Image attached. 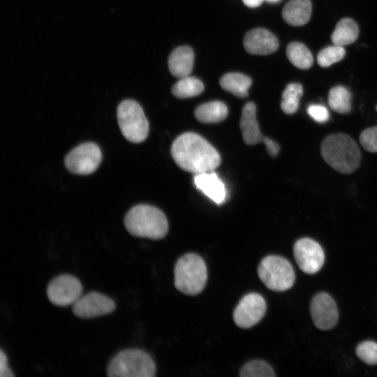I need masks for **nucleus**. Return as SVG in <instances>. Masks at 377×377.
Returning <instances> with one entry per match:
<instances>
[{
	"instance_id": "nucleus-1",
	"label": "nucleus",
	"mask_w": 377,
	"mask_h": 377,
	"mask_svg": "<svg viewBox=\"0 0 377 377\" xmlns=\"http://www.w3.org/2000/svg\"><path fill=\"white\" fill-rule=\"evenodd\" d=\"M171 155L181 169L195 175L212 172L221 163V156L216 149L194 133L178 136L172 144Z\"/></svg>"
},
{
	"instance_id": "nucleus-2",
	"label": "nucleus",
	"mask_w": 377,
	"mask_h": 377,
	"mask_svg": "<svg viewBox=\"0 0 377 377\" xmlns=\"http://www.w3.org/2000/svg\"><path fill=\"white\" fill-rule=\"evenodd\" d=\"M320 153L330 166L343 174L353 172L360 163L361 153L357 145L344 133L327 136L322 142Z\"/></svg>"
},
{
	"instance_id": "nucleus-3",
	"label": "nucleus",
	"mask_w": 377,
	"mask_h": 377,
	"mask_svg": "<svg viewBox=\"0 0 377 377\" xmlns=\"http://www.w3.org/2000/svg\"><path fill=\"white\" fill-rule=\"evenodd\" d=\"M124 223L133 236L160 239L168 231V222L165 214L158 208L148 205H138L125 215Z\"/></svg>"
},
{
	"instance_id": "nucleus-4",
	"label": "nucleus",
	"mask_w": 377,
	"mask_h": 377,
	"mask_svg": "<svg viewBox=\"0 0 377 377\" xmlns=\"http://www.w3.org/2000/svg\"><path fill=\"white\" fill-rule=\"evenodd\" d=\"M175 286L182 293L195 295L201 293L207 280L206 264L201 256L188 253L178 259L175 263Z\"/></svg>"
},
{
	"instance_id": "nucleus-5",
	"label": "nucleus",
	"mask_w": 377,
	"mask_h": 377,
	"mask_svg": "<svg viewBox=\"0 0 377 377\" xmlns=\"http://www.w3.org/2000/svg\"><path fill=\"white\" fill-rule=\"evenodd\" d=\"M107 375L110 377H153L156 365L145 350L128 348L120 350L110 360Z\"/></svg>"
},
{
	"instance_id": "nucleus-6",
	"label": "nucleus",
	"mask_w": 377,
	"mask_h": 377,
	"mask_svg": "<svg viewBox=\"0 0 377 377\" xmlns=\"http://www.w3.org/2000/svg\"><path fill=\"white\" fill-rule=\"evenodd\" d=\"M117 117L120 131L124 137L131 142L140 143L149 134V122L142 107L131 99L119 103Z\"/></svg>"
},
{
	"instance_id": "nucleus-7",
	"label": "nucleus",
	"mask_w": 377,
	"mask_h": 377,
	"mask_svg": "<svg viewBox=\"0 0 377 377\" xmlns=\"http://www.w3.org/2000/svg\"><path fill=\"white\" fill-rule=\"evenodd\" d=\"M258 274L269 289L283 292L294 284L295 274L293 266L286 258L279 256H267L259 264Z\"/></svg>"
},
{
	"instance_id": "nucleus-8",
	"label": "nucleus",
	"mask_w": 377,
	"mask_h": 377,
	"mask_svg": "<svg viewBox=\"0 0 377 377\" xmlns=\"http://www.w3.org/2000/svg\"><path fill=\"white\" fill-rule=\"evenodd\" d=\"M83 291L80 281L70 274H62L47 284L46 293L49 301L57 306L64 307L75 303Z\"/></svg>"
},
{
	"instance_id": "nucleus-9",
	"label": "nucleus",
	"mask_w": 377,
	"mask_h": 377,
	"mask_svg": "<svg viewBox=\"0 0 377 377\" xmlns=\"http://www.w3.org/2000/svg\"><path fill=\"white\" fill-rule=\"evenodd\" d=\"M102 159L99 147L94 142H85L73 149L65 157L66 168L75 175H89L96 170Z\"/></svg>"
},
{
	"instance_id": "nucleus-10",
	"label": "nucleus",
	"mask_w": 377,
	"mask_h": 377,
	"mask_svg": "<svg viewBox=\"0 0 377 377\" xmlns=\"http://www.w3.org/2000/svg\"><path fill=\"white\" fill-rule=\"evenodd\" d=\"M293 253L297 265L304 273L313 274L323 267L325 254L321 246L315 240L304 237L294 244Z\"/></svg>"
},
{
	"instance_id": "nucleus-11",
	"label": "nucleus",
	"mask_w": 377,
	"mask_h": 377,
	"mask_svg": "<svg viewBox=\"0 0 377 377\" xmlns=\"http://www.w3.org/2000/svg\"><path fill=\"white\" fill-rule=\"evenodd\" d=\"M266 311L265 299L258 293L244 295L233 312L235 323L240 328L247 329L257 324Z\"/></svg>"
},
{
	"instance_id": "nucleus-12",
	"label": "nucleus",
	"mask_w": 377,
	"mask_h": 377,
	"mask_svg": "<svg viewBox=\"0 0 377 377\" xmlns=\"http://www.w3.org/2000/svg\"><path fill=\"white\" fill-rule=\"evenodd\" d=\"M116 308L110 297L96 291L88 293L73 304L75 316L82 319L93 318L112 313Z\"/></svg>"
},
{
	"instance_id": "nucleus-13",
	"label": "nucleus",
	"mask_w": 377,
	"mask_h": 377,
	"mask_svg": "<svg viewBox=\"0 0 377 377\" xmlns=\"http://www.w3.org/2000/svg\"><path fill=\"white\" fill-rule=\"evenodd\" d=\"M310 311L313 324L320 330H330L338 322L339 312L336 303L325 293H319L313 297Z\"/></svg>"
},
{
	"instance_id": "nucleus-14",
	"label": "nucleus",
	"mask_w": 377,
	"mask_h": 377,
	"mask_svg": "<svg viewBox=\"0 0 377 377\" xmlns=\"http://www.w3.org/2000/svg\"><path fill=\"white\" fill-rule=\"evenodd\" d=\"M243 45L249 54L267 55L276 51L279 47V40L269 31L263 28H256L246 34Z\"/></svg>"
},
{
	"instance_id": "nucleus-15",
	"label": "nucleus",
	"mask_w": 377,
	"mask_h": 377,
	"mask_svg": "<svg viewBox=\"0 0 377 377\" xmlns=\"http://www.w3.org/2000/svg\"><path fill=\"white\" fill-rule=\"evenodd\" d=\"M194 184L198 189L217 205L224 202L226 189L224 184L213 171L195 175Z\"/></svg>"
},
{
	"instance_id": "nucleus-16",
	"label": "nucleus",
	"mask_w": 377,
	"mask_h": 377,
	"mask_svg": "<svg viewBox=\"0 0 377 377\" xmlns=\"http://www.w3.org/2000/svg\"><path fill=\"white\" fill-rule=\"evenodd\" d=\"M256 106L252 102L247 103L242 108L240 128L244 142L253 145L263 141L259 126L256 119Z\"/></svg>"
},
{
	"instance_id": "nucleus-17",
	"label": "nucleus",
	"mask_w": 377,
	"mask_h": 377,
	"mask_svg": "<svg viewBox=\"0 0 377 377\" xmlns=\"http://www.w3.org/2000/svg\"><path fill=\"white\" fill-rule=\"evenodd\" d=\"M194 63V53L191 47L183 45L175 48L168 58L170 73L180 79L188 76Z\"/></svg>"
},
{
	"instance_id": "nucleus-18",
	"label": "nucleus",
	"mask_w": 377,
	"mask_h": 377,
	"mask_svg": "<svg viewBox=\"0 0 377 377\" xmlns=\"http://www.w3.org/2000/svg\"><path fill=\"white\" fill-rule=\"evenodd\" d=\"M310 0H290L284 6L282 16L284 21L292 26H302L311 17Z\"/></svg>"
},
{
	"instance_id": "nucleus-19",
	"label": "nucleus",
	"mask_w": 377,
	"mask_h": 377,
	"mask_svg": "<svg viewBox=\"0 0 377 377\" xmlns=\"http://www.w3.org/2000/svg\"><path fill=\"white\" fill-rule=\"evenodd\" d=\"M219 84L223 89L239 98L248 96V89L252 84L251 79L239 73H228L220 79Z\"/></svg>"
},
{
	"instance_id": "nucleus-20",
	"label": "nucleus",
	"mask_w": 377,
	"mask_h": 377,
	"mask_svg": "<svg viewBox=\"0 0 377 377\" xmlns=\"http://www.w3.org/2000/svg\"><path fill=\"white\" fill-rule=\"evenodd\" d=\"M195 118L202 123H217L224 120L228 114V108L221 101H212L199 105L195 110Z\"/></svg>"
},
{
	"instance_id": "nucleus-21",
	"label": "nucleus",
	"mask_w": 377,
	"mask_h": 377,
	"mask_svg": "<svg viewBox=\"0 0 377 377\" xmlns=\"http://www.w3.org/2000/svg\"><path fill=\"white\" fill-rule=\"evenodd\" d=\"M359 29L356 22L350 18H343L337 24L331 40L334 45L343 46L354 43L357 38Z\"/></svg>"
},
{
	"instance_id": "nucleus-22",
	"label": "nucleus",
	"mask_w": 377,
	"mask_h": 377,
	"mask_svg": "<svg viewBox=\"0 0 377 377\" xmlns=\"http://www.w3.org/2000/svg\"><path fill=\"white\" fill-rule=\"evenodd\" d=\"M204 84L197 77L186 76L180 78L172 87V94L179 98H186L200 95L204 91Z\"/></svg>"
},
{
	"instance_id": "nucleus-23",
	"label": "nucleus",
	"mask_w": 377,
	"mask_h": 377,
	"mask_svg": "<svg viewBox=\"0 0 377 377\" xmlns=\"http://www.w3.org/2000/svg\"><path fill=\"white\" fill-rule=\"evenodd\" d=\"M288 60L300 69L309 68L313 62V56L309 50L302 43L293 42L286 48Z\"/></svg>"
},
{
	"instance_id": "nucleus-24",
	"label": "nucleus",
	"mask_w": 377,
	"mask_h": 377,
	"mask_svg": "<svg viewBox=\"0 0 377 377\" xmlns=\"http://www.w3.org/2000/svg\"><path fill=\"white\" fill-rule=\"evenodd\" d=\"M351 94L343 86L332 87L328 94V103L332 110L340 113L346 114L351 110Z\"/></svg>"
},
{
	"instance_id": "nucleus-25",
	"label": "nucleus",
	"mask_w": 377,
	"mask_h": 377,
	"mask_svg": "<svg viewBox=\"0 0 377 377\" xmlns=\"http://www.w3.org/2000/svg\"><path fill=\"white\" fill-rule=\"evenodd\" d=\"M303 94L302 84L293 82L287 85L283 91L281 101V108L287 114L295 113L300 104V99Z\"/></svg>"
},
{
	"instance_id": "nucleus-26",
	"label": "nucleus",
	"mask_w": 377,
	"mask_h": 377,
	"mask_svg": "<svg viewBox=\"0 0 377 377\" xmlns=\"http://www.w3.org/2000/svg\"><path fill=\"white\" fill-rule=\"evenodd\" d=\"M242 377H273L274 370L269 364L260 360H254L245 364L239 371Z\"/></svg>"
},
{
	"instance_id": "nucleus-27",
	"label": "nucleus",
	"mask_w": 377,
	"mask_h": 377,
	"mask_svg": "<svg viewBox=\"0 0 377 377\" xmlns=\"http://www.w3.org/2000/svg\"><path fill=\"white\" fill-rule=\"evenodd\" d=\"M345 54L343 46L334 45L323 49L317 56V61L321 67H327L341 60Z\"/></svg>"
},
{
	"instance_id": "nucleus-28",
	"label": "nucleus",
	"mask_w": 377,
	"mask_h": 377,
	"mask_svg": "<svg viewBox=\"0 0 377 377\" xmlns=\"http://www.w3.org/2000/svg\"><path fill=\"white\" fill-rule=\"evenodd\" d=\"M357 356L369 365L377 364V343L373 341H364L356 348Z\"/></svg>"
},
{
	"instance_id": "nucleus-29",
	"label": "nucleus",
	"mask_w": 377,
	"mask_h": 377,
	"mask_svg": "<svg viewBox=\"0 0 377 377\" xmlns=\"http://www.w3.org/2000/svg\"><path fill=\"white\" fill-rule=\"evenodd\" d=\"M360 142L362 147L372 153L377 152V126L364 130L360 135Z\"/></svg>"
},
{
	"instance_id": "nucleus-30",
	"label": "nucleus",
	"mask_w": 377,
	"mask_h": 377,
	"mask_svg": "<svg viewBox=\"0 0 377 377\" xmlns=\"http://www.w3.org/2000/svg\"><path fill=\"white\" fill-rule=\"evenodd\" d=\"M308 114L316 122L325 123L330 118L329 111L326 107L320 104H311L307 108Z\"/></svg>"
},
{
	"instance_id": "nucleus-31",
	"label": "nucleus",
	"mask_w": 377,
	"mask_h": 377,
	"mask_svg": "<svg viewBox=\"0 0 377 377\" xmlns=\"http://www.w3.org/2000/svg\"><path fill=\"white\" fill-rule=\"evenodd\" d=\"M15 374L9 368L8 358L3 349L0 350V377H13Z\"/></svg>"
},
{
	"instance_id": "nucleus-32",
	"label": "nucleus",
	"mask_w": 377,
	"mask_h": 377,
	"mask_svg": "<svg viewBox=\"0 0 377 377\" xmlns=\"http://www.w3.org/2000/svg\"><path fill=\"white\" fill-rule=\"evenodd\" d=\"M263 142L265 145L268 153L272 156L274 157L278 154L280 147L277 143L267 137H263Z\"/></svg>"
},
{
	"instance_id": "nucleus-33",
	"label": "nucleus",
	"mask_w": 377,
	"mask_h": 377,
	"mask_svg": "<svg viewBox=\"0 0 377 377\" xmlns=\"http://www.w3.org/2000/svg\"><path fill=\"white\" fill-rule=\"evenodd\" d=\"M244 3L250 8H256L260 6L265 0H242Z\"/></svg>"
},
{
	"instance_id": "nucleus-34",
	"label": "nucleus",
	"mask_w": 377,
	"mask_h": 377,
	"mask_svg": "<svg viewBox=\"0 0 377 377\" xmlns=\"http://www.w3.org/2000/svg\"><path fill=\"white\" fill-rule=\"evenodd\" d=\"M265 1H267L269 3H276V2H278V1H279L281 0H265Z\"/></svg>"
},
{
	"instance_id": "nucleus-35",
	"label": "nucleus",
	"mask_w": 377,
	"mask_h": 377,
	"mask_svg": "<svg viewBox=\"0 0 377 377\" xmlns=\"http://www.w3.org/2000/svg\"><path fill=\"white\" fill-rule=\"evenodd\" d=\"M376 110H377V106H376Z\"/></svg>"
}]
</instances>
